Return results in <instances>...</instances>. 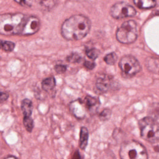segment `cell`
<instances>
[{
    "instance_id": "6da1fadb",
    "label": "cell",
    "mask_w": 159,
    "mask_h": 159,
    "mask_svg": "<svg viewBox=\"0 0 159 159\" xmlns=\"http://www.w3.org/2000/svg\"><path fill=\"white\" fill-rule=\"evenodd\" d=\"M89 19L81 14L73 16L67 19L61 25V34L68 40H78L84 37L89 32Z\"/></svg>"
},
{
    "instance_id": "7a4b0ae2",
    "label": "cell",
    "mask_w": 159,
    "mask_h": 159,
    "mask_svg": "<svg viewBox=\"0 0 159 159\" xmlns=\"http://www.w3.org/2000/svg\"><path fill=\"white\" fill-rule=\"evenodd\" d=\"M26 16L20 12L0 15V34L13 35L20 34Z\"/></svg>"
},
{
    "instance_id": "3957f363",
    "label": "cell",
    "mask_w": 159,
    "mask_h": 159,
    "mask_svg": "<svg viewBox=\"0 0 159 159\" xmlns=\"http://www.w3.org/2000/svg\"><path fill=\"white\" fill-rule=\"evenodd\" d=\"M119 156L120 159H148L145 148L135 140L123 142L120 148Z\"/></svg>"
},
{
    "instance_id": "277c9868",
    "label": "cell",
    "mask_w": 159,
    "mask_h": 159,
    "mask_svg": "<svg viewBox=\"0 0 159 159\" xmlns=\"http://www.w3.org/2000/svg\"><path fill=\"white\" fill-rule=\"evenodd\" d=\"M142 137L146 141L155 143L158 142L159 137L158 125L157 122L150 117H145L139 122Z\"/></svg>"
},
{
    "instance_id": "5b68a950",
    "label": "cell",
    "mask_w": 159,
    "mask_h": 159,
    "mask_svg": "<svg viewBox=\"0 0 159 159\" xmlns=\"http://www.w3.org/2000/svg\"><path fill=\"white\" fill-rule=\"evenodd\" d=\"M138 36V28L133 20L124 22L116 32L117 40L122 43L129 44L134 42Z\"/></svg>"
},
{
    "instance_id": "8992f818",
    "label": "cell",
    "mask_w": 159,
    "mask_h": 159,
    "mask_svg": "<svg viewBox=\"0 0 159 159\" xmlns=\"http://www.w3.org/2000/svg\"><path fill=\"white\" fill-rule=\"evenodd\" d=\"M119 66L122 75L125 77H132L140 72L141 66L139 61L132 55H125L120 60Z\"/></svg>"
},
{
    "instance_id": "52a82bcc",
    "label": "cell",
    "mask_w": 159,
    "mask_h": 159,
    "mask_svg": "<svg viewBox=\"0 0 159 159\" xmlns=\"http://www.w3.org/2000/svg\"><path fill=\"white\" fill-rule=\"evenodd\" d=\"M109 12L113 18L122 19L135 16L136 10L133 6L124 2H119L111 7Z\"/></svg>"
},
{
    "instance_id": "ba28073f",
    "label": "cell",
    "mask_w": 159,
    "mask_h": 159,
    "mask_svg": "<svg viewBox=\"0 0 159 159\" xmlns=\"http://www.w3.org/2000/svg\"><path fill=\"white\" fill-rule=\"evenodd\" d=\"M40 22L38 17L30 16L26 18L20 35H30L36 33L40 29Z\"/></svg>"
},
{
    "instance_id": "9c48e42d",
    "label": "cell",
    "mask_w": 159,
    "mask_h": 159,
    "mask_svg": "<svg viewBox=\"0 0 159 159\" xmlns=\"http://www.w3.org/2000/svg\"><path fill=\"white\" fill-rule=\"evenodd\" d=\"M69 107L71 113L77 119H83L86 116L87 109L83 101L80 99L72 101L70 104Z\"/></svg>"
},
{
    "instance_id": "30bf717a",
    "label": "cell",
    "mask_w": 159,
    "mask_h": 159,
    "mask_svg": "<svg viewBox=\"0 0 159 159\" xmlns=\"http://www.w3.org/2000/svg\"><path fill=\"white\" fill-rule=\"evenodd\" d=\"M112 83L113 81L111 77H110L109 75H103L102 76H100L97 79L96 86L99 91L105 93L109 90L112 86Z\"/></svg>"
},
{
    "instance_id": "8fae6325",
    "label": "cell",
    "mask_w": 159,
    "mask_h": 159,
    "mask_svg": "<svg viewBox=\"0 0 159 159\" xmlns=\"http://www.w3.org/2000/svg\"><path fill=\"white\" fill-rule=\"evenodd\" d=\"M32 102L29 99H24L21 103V109L23 113V119H30L32 112Z\"/></svg>"
},
{
    "instance_id": "7c38bea8",
    "label": "cell",
    "mask_w": 159,
    "mask_h": 159,
    "mask_svg": "<svg viewBox=\"0 0 159 159\" xmlns=\"http://www.w3.org/2000/svg\"><path fill=\"white\" fill-rule=\"evenodd\" d=\"M87 111H95L99 106L98 100L91 96H87L83 101Z\"/></svg>"
},
{
    "instance_id": "4fadbf2b",
    "label": "cell",
    "mask_w": 159,
    "mask_h": 159,
    "mask_svg": "<svg viewBox=\"0 0 159 159\" xmlns=\"http://www.w3.org/2000/svg\"><path fill=\"white\" fill-rule=\"evenodd\" d=\"M88 137H89V133H88V129L84 127H81L80 130L79 145H80V147L82 150L85 149V148L88 145Z\"/></svg>"
},
{
    "instance_id": "5bb4252c",
    "label": "cell",
    "mask_w": 159,
    "mask_h": 159,
    "mask_svg": "<svg viewBox=\"0 0 159 159\" xmlns=\"http://www.w3.org/2000/svg\"><path fill=\"white\" fill-rule=\"evenodd\" d=\"M135 5L140 9H150L156 6L155 0H134Z\"/></svg>"
},
{
    "instance_id": "9a60e30c",
    "label": "cell",
    "mask_w": 159,
    "mask_h": 159,
    "mask_svg": "<svg viewBox=\"0 0 159 159\" xmlns=\"http://www.w3.org/2000/svg\"><path fill=\"white\" fill-rule=\"evenodd\" d=\"M55 86V80L53 76L45 78L42 82V87L45 91H49Z\"/></svg>"
},
{
    "instance_id": "2e32d148",
    "label": "cell",
    "mask_w": 159,
    "mask_h": 159,
    "mask_svg": "<svg viewBox=\"0 0 159 159\" xmlns=\"http://www.w3.org/2000/svg\"><path fill=\"white\" fill-rule=\"evenodd\" d=\"M15 47V43L11 41L0 40V50L2 49L5 52H12Z\"/></svg>"
},
{
    "instance_id": "e0dca14e",
    "label": "cell",
    "mask_w": 159,
    "mask_h": 159,
    "mask_svg": "<svg viewBox=\"0 0 159 159\" xmlns=\"http://www.w3.org/2000/svg\"><path fill=\"white\" fill-rule=\"evenodd\" d=\"M117 60V56L115 52H111L110 53H108L104 58V60L106 61V63L110 65H114Z\"/></svg>"
},
{
    "instance_id": "ac0fdd59",
    "label": "cell",
    "mask_w": 159,
    "mask_h": 159,
    "mask_svg": "<svg viewBox=\"0 0 159 159\" xmlns=\"http://www.w3.org/2000/svg\"><path fill=\"white\" fill-rule=\"evenodd\" d=\"M57 0H39L40 5L45 9H52L57 3Z\"/></svg>"
},
{
    "instance_id": "d6986e66",
    "label": "cell",
    "mask_w": 159,
    "mask_h": 159,
    "mask_svg": "<svg viewBox=\"0 0 159 159\" xmlns=\"http://www.w3.org/2000/svg\"><path fill=\"white\" fill-rule=\"evenodd\" d=\"M86 55L91 59L94 60L96 59L99 55V51L96 48H91L88 49L86 51Z\"/></svg>"
},
{
    "instance_id": "ffe728a7",
    "label": "cell",
    "mask_w": 159,
    "mask_h": 159,
    "mask_svg": "<svg viewBox=\"0 0 159 159\" xmlns=\"http://www.w3.org/2000/svg\"><path fill=\"white\" fill-rule=\"evenodd\" d=\"M111 115V110H109V109H105L100 113L99 117L101 119V120H106L110 118Z\"/></svg>"
},
{
    "instance_id": "44dd1931",
    "label": "cell",
    "mask_w": 159,
    "mask_h": 159,
    "mask_svg": "<svg viewBox=\"0 0 159 159\" xmlns=\"http://www.w3.org/2000/svg\"><path fill=\"white\" fill-rule=\"evenodd\" d=\"M81 60V57L76 53H71L70 56L67 57V60L71 63H78Z\"/></svg>"
},
{
    "instance_id": "7402d4cb",
    "label": "cell",
    "mask_w": 159,
    "mask_h": 159,
    "mask_svg": "<svg viewBox=\"0 0 159 159\" xmlns=\"http://www.w3.org/2000/svg\"><path fill=\"white\" fill-rule=\"evenodd\" d=\"M17 3L19 4L23 7H29L32 6V0H14Z\"/></svg>"
},
{
    "instance_id": "603a6c76",
    "label": "cell",
    "mask_w": 159,
    "mask_h": 159,
    "mask_svg": "<svg viewBox=\"0 0 159 159\" xmlns=\"http://www.w3.org/2000/svg\"><path fill=\"white\" fill-rule=\"evenodd\" d=\"M55 70L58 73H63L65 72L66 70V66L63 65H57L55 66Z\"/></svg>"
},
{
    "instance_id": "cb8c5ba5",
    "label": "cell",
    "mask_w": 159,
    "mask_h": 159,
    "mask_svg": "<svg viewBox=\"0 0 159 159\" xmlns=\"http://www.w3.org/2000/svg\"><path fill=\"white\" fill-rule=\"evenodd\" d=\"M9 98V94L6 92L0 91V103H2L6 101Z\"/></svg>"
},
{
    "instance_id": "d4e9b609",
    "label": "cell",
    "mask_w": 159,
    "mask_h": 159,
    "mask_svg": "<svg viewBox=\"0 0 159 159\" xmlns=\"http://www.w3.org/2000/svg\"><path fill=\"white\" fill-rule=\"evenodd\" d=\"M84 66L88 68V69H89V70H92L94 68L95 66V63H93V62H91V61H85L84 62Z\"/></svg>"
},
{
    "instance_id": "484cf974",
    "label": "cell",
    "mask_w": 159,
    "mask_h": 159,
    "mask_svg": "<svg viewBox=\"0 0 159 159\" xmlns=\"http://www.w3.org/2000/svg\"><path fill=\"white\" fill-rule=\"evenodd\" d=\"M71 159H80V153L78 152V150H76V151L74 153V154H73V155Z\"/></svg>"
},
{
    "instance_id": "4316f807",
    "label": "cell",
    "mask_w": 159,
    "mask_h": 159,
    "mask_svg": "<svg viewBox=\"0 0 159 159\" xmlns=\"http://www.w3.org/2000/svg\"><path fill=\"white\" fill-rule=\"evenodd\" d=\"M2 159H19V158H17V157H14V156L9 155V156H7V157H4V158H2Z\"/></svg>"
}]
</instances>
